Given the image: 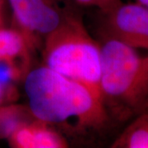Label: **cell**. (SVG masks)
I'll list each match as a JSON object with an SVG mask.
<instances>
[{"label": "cell", "mask_w": 148, "mask_h": 148, "mask_svg": "<svg viewBox=\"0 0 148 148\" xmlns=\"http://www.w3.org/2000/svg\"><path fill=\"white\" fill-rule=\"evenodd\" d=\"M136 2L138 3H140V4H142V5L148 8V0H136Z\"/></svg>", "instance_id": "8fae6325"}, {"label": "cell", "mask_w": 148, "mask_h": 148, "mask_svg": "<svg viewBox=\"0 0 148 148\" xmlns=\"http://www.w3.org/2000/svg\"><path fill=\"white\" fill-rule=\"evenodd\" d=\"M48 123L37 120L21 123L8 137L10 144L16 148H64L68 143Z\"/></svg>", "instance_id": "8992f818"}, {"label": "cell", "mask_w": 148, "mask_h": 148, "mask_svg": "<svg viewBox=\"0 0 148 148\" xmlns=\"http://www.w3.org/2000/svg\"><path fill=\"white\" fill-rule=\"evenodd\" d=\"M21 34L28 39L32 36H47L57 29L65 16L57 0H8Z\"/></svg>", "instance_id": "5b68a950"}, {"label": "cell", "mask_w": 148, "mask_h": 148, "mask_svg": "<svg viewBox=\"0 0 148 148\" xmlns=\"http://www.w3.org/2000/svg\"><path fill=\"white\" fill-rule=\"evenodd\" d=\"M8 0H0V28L3 25V15H4V7L5 2Z\"/></svg>", "instance_id": "30bf717a"}, {"label": "cell", "mask_w": 148, "mask_h": 148, "mask_svg": "<svg viewBox=\"0 0 148 148\" xmlns=\"http://www.w3.org/2000/svg\"><path fill=\"white\" fill-rule=\"evenodd\" d=\"M28 45L24 36L16 31L0 28V63L3 62L16 70L14 64L20 57L24 56Z\"/></svg>", "instance_id": "ba28073f"}, {"label": "cell", "mask_w": 148, "mask_h": 148, "mask_svg": "<svg viewBox=\"0 0 148 148\" xmlns=\"http://www.w3.org/2000/svg\"><path fill=\"white\" fill-rule=\"evenodd\" d=\"M45 66L76 81L104 105L101 90V46L82 22L65 16L61 25L45 36Z\"/></svg>", "instance_id": "3957f363"}, {"label": "cell", "mask_w": 148, "mask_h": 148, "mask_svg": "<svg viewBox=\"0 0 148 148\" xmlns=\"http://www.w3.org/2000/svg\"><path fill=\"white\" fill-rule=\"evenodd\" d=\"M3 83L0 82V101L3 97Z\"/></svg>", "instance_id": "7c38bea8"}, {"label": "cell", "mask_w": 148, "mask_h": 148, "mask_svg": "<svg viewBox=\"0 0 148 148\" xmlns=\"http://www.w3.org/2000/svg\"><path fill=\"white\" fill-rule=\"evenodd\" d=\"M107 38L101 45V90L105 106L121 119L148 110V52Z\"/></svg>", "instance_id": "7a4b0ae2"}, {"label": "cell", "mask_w": 148, "mask_h": 148, "mask_svg": "<svg viewBox=\"0 0 148 148\" xmlns=\"http://www.w3.org/2000/svg\"><path fill=\"white\" fill-rule=\"evenodd\" d=\"M106 14L107 38L148 52V8L121 2Z\"/></svg>", "instance_id": "277c9868"}, {"label": "cell", "mask_w": 148, "mask_h": 148, "mask_svg": "<svg viewBox=\"0 0 148 148\" xmlns=\"http://www.w3.org/2000/svg\"><path fill=\"white\" fill-rule=\"evenodd\" d=\"M78 4L87 7H95L104 13L111 10L114 7L121 3V0H74Z\"/></svg>", "instance_id": "9c48e42d"}, {"label": "cell", "mask_w": 148, "mask_h": 148, "mask_svg": "<svg viewBox=\"0 0 148 148\" xmlns=\"http://www.w3.org/2000/svg\"><path fill=\"white\" fill-rule=\"evenodd\" d=\"M29 108L37 120L63 123L76 120L81 127H98L107 119L106 106L88 88L43 66L25 78Z\"/></svg>", "instance_id": "6da1fadb"}, {"label": "cell", "mask_w": 148, "mask_h": 148, "mask_svg": "<svg viewBox=\"0 0 148 148\" xmlns=\"http://www.w3.org/2000/svg\"><path fill=\"white\" fill-rule=\"evenodd\" d=\"M112 147L148 148V110L135 117Z\"/></svg>", "instance_id": "52a82bcc"}]
</instances>
